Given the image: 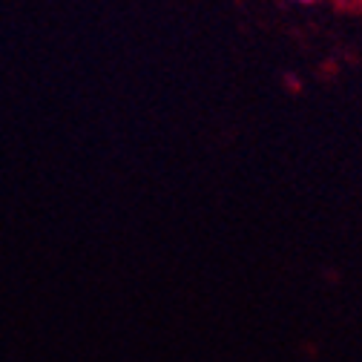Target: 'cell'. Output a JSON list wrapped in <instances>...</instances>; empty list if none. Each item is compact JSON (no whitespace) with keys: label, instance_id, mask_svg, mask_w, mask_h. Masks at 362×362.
Wrapping results in <instances>:
<instances>
[{"label":"cell","instance_id":"1","mask_svg":"<svg viewBox=\"0 0 362 362\" xmlns=\"http://www.w3.org/2000/svg\"><path fill=\"white\" fill-rule=\"evenodd\" d=\"M296 4H310V0H296Z\"/></svg>","mask_w":362,"mask_h":362}]
</instances>
